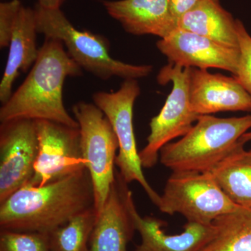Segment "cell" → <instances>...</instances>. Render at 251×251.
Returning a JSON list of instances; mask_svg holds the SVG:
<instances>
[{
    "label": "cell",
    "mask_w": 251,
    "mask_h": 251,
    "mask_svg": "<svg viewBox=\"0 0 251 251\" xmlns=\"http://www.w3.org/2000/svg\"><path fill=\"white\" fill-rule=\"evenodd\" d=\"M73 113L78 123L81 151L92 180L94 208L99 216L115 181L118 140L108 119L95 104L78 102L73 107Z\"/></svg>",
    "instance_id": "5"
},
{
    "label": "cell",
    "mask_w": 251,
    "mask_h": 251,
    "mask_svg": "<svg viewBox=\"0 0 251 251\" xmlns=\"http://www.w3.org/2000/svg\"><path fill=\"white\" fill-rule=\"evenodd\" d=\"M201 0H170L172 13L176 21L193 9Z\"/></svg>",
    "instance_id": "24"
},
{
    "label": "cell",
    "mask_w": 251,
    "mask_h": 251,
    "mask_svg": "<svg viewBox=\"0 0 251 251\" xmlns=\"http://www.w3.org/2000/svg\"><path fill=\"white\" fill-rule=\"evenodd\" d=\"M157 206L164 214H179L187 222L204 225L241 207L226 196L210 172L173 173Z\"/></svg>",
    "instance_id": "6"
},
{
    "label": "cell",
    "mask_w": 251,
    "mask_h": 251,
    "mask_svg": "<svg viewBox=\"0 0 251 251\" xmlns=\"http://www.w3.org/2000/svg\"><path fill=\"white\" fill-rule=\"evenodd\" d=\"M237 36L239 59L234 76L251 96V36L242 21L238 19Z\"/></svg>",
    "instance_id": "22"
},
{
    "label": "cell",
    "mask_w": 251,
    "mask_h": 251,
    "mask_svg": "<svg viewBox=\"0 0 251 251\" xmlns=\"http://www.w3.org/2000/svg\"><path fill=\"white\" fill-rule=\"evenodd\" d=\"M38 33L62 41L68 54L82 69L102 80L113 77L124 80L144 78L153 71L151 65H133L114 59L105 38L74 27L60 9H47L36 4Z\"/></svg>",
    "instance_id": "4"
},
{
    "label": "cell",
    "mask_w": 251,
    "mask_h": 251,
    "mask_svg": "<svg viewBox=\"0 0 251 251\" xmlns=\"http://www.w3.org/2000/svg\"><path fill=\"white\" fill-rule=\"evenodd\" d=\"M156 46L170 64L205 70L223 69L234 75L237 73L239 49L179 27L157 41Z\"/></svg>",
    "instance_id": "11"
},
{
    "label": "cell",
    "mask_w": 251,
    "mask_h": 251,
    "mask_svg": "<svg viewBox=\"0 0 251 251\" xmlns=\"http://www.w3.org/2000/svg\"><path fill=\"white\" fill-rule=\"evenodd\" d=\"M34 9L23 6L17 20L9 44V54L4 74L0 82V101L6 103L13 94V87L21 73L33 67L39 57Z\"/></svg>",
    "instance_id": "16"
},
{
    "label": "cell",
    "mask_w": 251,
    "mask_h": 251,
    "mask_svg": "<svg viewBox=\"0 0 251 251\" xmlns=\"http://www.w3.org/2000/svg\"><path fill=\"white\" fill-rule=\"evenodd\" d=\"M37 4L47 9H60L64 0H37Z\"/></svg>",
    "instance_id": "25"
},
{
    "label": "cell",
    "mask_w": 251,
    "mask_h": 251,
    "mask_svg": "<svg viewBox=\"0 0 251 251\" xmlns=\"http://www.w3.org/2000/svg\"><path fill=\"white\" fill-rule=\"evenodd\" d=\"M177 27L239 49L237 19L223 7L220 0H201L178 19Z\"/></svg>",
    "instance_id": "17"
},
{
    "label": "cell",
    "mask_w": 251,
    "mask_h": 251,
    "mask_svg": "<svg viewBox=\"0 0 251 251\" xmlns=\"http://www.w3.org/2000/svg\"><path fill=\"white\" fill-rule=\"evenodd\" d=\"M129 188L116 170L115 179L90 238L89 251H128L134 221L127 201Z\"/></svg>",
    "instance_id": "13"
},
{
    "label": "cell",
    "mask_w": 251,
    "mask_h": 251,
    "mask_svg": "<svg viewBox=\"0 0 251 251\" xmlns=\"http://www.w3.org/2000/svg\"><path fill=\"white\" fill-rule=\"evenodd\" d=\"M94 206L87 168L53 182L28 184L0 204L1 229L49 233Z\"/></svg>",
    "instance_id": "1"
},
{
    "label": "cell",
    "mask_w": 251,
    "mask_h": 251,
    "mask_svg": "<svg viewBox=\"0 0 251 251\" xmlns=\"http://www.w3.org/2000/svg\"><path fill=\"white\" fill-rule=\"evenodd\" d=\"M34 121L39 151L29 184L44 186L86 168L79 127L47 120Z\"/></svg>",
    "instance_id": "9"
},
{
    "label": "cell",
    "mask_w": 251,
    "mask_h": 251,
    "mask_svg": "<svg viewBox=\"0 0 251 251\" xmlns=\"http://www.w3.org/2000/svg\"><path fill=\"white\" fill-rule=\"evenodd\" d=\"M251 128V115L219 118L200 115L181 139L160 151V162L175 172H211Z\"/></svg>",
    "instance_id": "3"
},
{
    "label": "cell",
    "mask_w": 251,
    "mask_h": 251,
    "mask_svg": "<svg viewBox=\"0 0 251 251\" xmlns=\"http://www.w3.org/2000/svg\"><path fill=\"white\" fill-rule=\"evenodd\" d=\"M39 142L34 120L16 119L0 126V204L28 184L34 174Z\"/></svg>",
    "instance_id": "10"
},
{
    "label": "cell",
    "mask_w": 251,
    "mask_h": 251,
    "mask_svg": "<svg viewBox=\"0 0 251 251\" xmlns=\"http://www.w3.org/2000/svg\"><path fill=\"white\" fill-rule=\"evenodd\" d=\"M23 4L19 0H11L0 4V47H9L10 39L18 13Z\"/></svg>",
    "instance_id": "23"
},
{
    "label": "cell",
    "mask_w": 251,
    "mask_h": 251,
    "mask_svg": "<svg viewBox=\"0 0 251 251\" xmlns=\"http://www.w3.org/2000/svg\"><path fill=\"white\" fill-rule=\"evenodd\" d=\"M240 140L244 142V143H247V142L251 141V131H248L245 134L242 135Z\"/></svg>",
    "instance_id": "26"
},
{
    "label": "cell",
    "mask_w": 251,
    "mask_h": 251,
    "mask_svg": "<svg viewBox=\"0 0 251 251\" xmlns=\"http://www.w3.org/2000/svg\"><path fill=\"white\" fill-rule=\"evenodd\" d=\"M242 140L210 172L223 191L241 207L251 209V150Z\"/></svg>",
    "instance_id": "18"
},
{
    "label": "cell",
    "mask_w": 251,
    "mask_h": 251,
    "mask_svg": "<svg viewBox=\"0 0 251 251\" xmlns=\"http://www.w3.org/2000/svg\"><path fill=\"white\" fill-rule=\"evenodd\" d=\"M0 251H51L49 233L1 229Z\"/></svg>",
    "instance_id": "21"
},
{
    "label": "cell",
    "mask_w": 251,
    "mask_h": 251,
    "mask_svg": "<svg viewBox=\"0 0 251 251\" xmlns=\"http://www.w3.org/2000/svg\"><path fill=\"white\" fill-rule=\"evenodd\" d=\"M102 4L107 13L133 35H153L162 39L177 28L170 0H104Z\"/></svg>",
    "instance_id": "15"
},
{
    "label": "cell",
    "mask_w": 251,
    "mask_h": 251,
    "mask_svg": "<svg viewBox=\"0 0 251 251\" xmlns=\"http://www.w3.org/2000/svg\"><path fill=\"white\" fill-rule=\"evenodd\" d=\"M98 214L94 206L49 232L51 251H89Z\"/></svg>",
    "instance_id": "20"
},
{
    "label": "cell",
    "mask_w": 251,
    "mask_h": 251,
    "mask_svg": "<svg viewBox=\"0 0 251 251\" xmlns=\"http://www.w3.org/2000/svg\"><path fill=\"white\" fill-rule=\"evenodd\" d=\"M191 68H183L168 63L157 75L160 85L172 82L173 89L158 115L150 122L148 143L139 152L143 168L156 164L160 151L175 138L183 137L198 120L191 109L189 86Z\"/></svg>",
    "instance_id": "8"
},
{
    "label": "cell",
    "mask_w": 251,
    "mask_h": 251,
    "mask_svg": "<svg viewBox=\"0 0 251 251\" xmlns=\"http://www.w3.org/2000/svg\"><path fill=\"white\" fill-rule=\"evenodd\" d=\"M127 201L135 229L141 237V243L133 251H201L214 237L215 228L213 224L193 222H187L181 233L166 234L163 229L166 222L156 217L140 215L130 190Z\"/></svg>",
    "instance_id": "14"
},
{
    "label": "cell",
    "mask_w": 251,
    "mask_h": 251,
    "mask_svg": "<svg viewBox=\"0 0 251 251\" xmlns=\"http://www.w3.org/2000/svg\"><path fill=\"white\" fill-rule=\"evenodd\" d=\"M140 94L138 80H125L114 92H97L92 95L94 103L108 119L118 140L119 150L115 165L127 184L137 181L151 202L158 206L161 196L150 186L144 175L133 128V107Z\"/></svg>",
    "instance_id": "7"
},
{
    "label": "cell",
    "mask_w": 251,
    "mask_h": 251,
    "mask_svg": "<svg viewBox=\"0 0 251 251\" xmlns=\"http://www.w3.org/2000/svg\"><path fill=\"white\" fill-rule=\"evenodd\" d=\"M82 71L62 41L46 38L25 80L1 105L0 121L47 120L78 128L64 106L63 89L68 77L81 76Z\"/></svg>",
    "instance_id": "2"
},
{
    "label": "cell",
    "mask_w": 251,
    "mask_h": 251,
    "mask_svg": "<svg viewBox=\"0 0 251 251\" xmlns=\"http://www.w3.org/2000/svg\"><path fill=\"white\" fill-rule=\"evenodd\" d=\"M213 225L214 237L201 251H251V209L239 207Z\"/></svg>",
    "instance_id": "19"
},
{
    "label": "cell",
    "mask_w": 251,
    "mask_h": 251,
    "mask_svg": "<svg viewBox=\"0 0 251 251\" xmlns=\"http://www.w3.org/2000/svg\"><path fill=\"white\" fill-rule=\"evenodd\" d=\"M191 109L198 115L221 112H251V96L235 77L191 68Z\"/></svg>",
    "instance_id": "12"
}]
</instances>
